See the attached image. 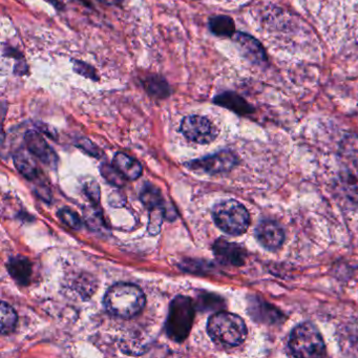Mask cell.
<instances>
[{
  "mask_svg": "<svg viewBox=\"0 0 358 358\" xmlns=\"http://www.w3.org/2000/svg\"><path fill=\"white\" fill-rule=\"evenodd\" d=\"M213 217L217 227L230 236L244 234L250 224V215L246 207L236 200L217 203L213 207Z\"/></svg>",
  "mask_w": 358,
  "mask_h": 358,
  "instance_id": "4",
  "label": "cell"
},
{
  "mask_svg": "<svg viewBox=\"0 0 358 358\" xmlns=\"http://www.w3.org/2000/svg\"><path fill=\"white\" fill-rule=\"evenodd\" d=\"M14 162H15L16 169L29 180H34L37 177L36 163L33 160L32 157L29 155V152L24 150H20L14 157Z\"/></svg>",
  "mask_w": 358,
  "mask_h": 358,
  "instance_id": "14",
  "label": "cell"
},
{
  "mask_svg": "<svg viewBox=\"0 0 358 358\" xmlns=\"http://www.w3.org/2000/svg\"><path fill=\"white\" fill-rule=\"evenodd\" d=\"M113 165L124 177V179L137 180L142 173L141 164L123 152H119L115 156Z\"/></svg>",
  "mask_w": 358,
  "mask_h": 358,
  "instance_id": "13",
  "label": "cell"
},
{
  "mask_svg": "<svg viewBox=\"0 0 358 358\" xmlns=\"http://www.w3.org/2000/svg\"><path fill=\"white\" fill-rule=\"evenodd\" d=\"M8 270L18 284L28 285L32 278L33 267L24 257H14L8 263Z\"/></svg>",
  "mask_w": 358,
  "mask_h": 358,
  "instance_id": "12",
  "label": "cell"
},
{
  "mask_svg": "<svg viewBox=\"0 0 358 358\" xmlns=\"http://www.w3.org/2000/svg\"><path fill=\"white\" fill-rule=\"evenodd\" d=\"M58 217L62 219V222L70 226L71 228L74 229H79L81 227V220L74 211L70 210V209H62L58 213Z\"/></svg>",
  "mask_w": 358,
  "mask_h": 358,
  "instance_id": "19",
  "label": "cell"
},
{
  "mask_svg": "<svg viewBox=\"0 0 358 358\" xmlns=\"http://www.w3.org/2000/svg\"><path fill=\"white\" fill-rule=\"evenodd\" d=\"M24 141H26L27 150L31 155L38 158L41 162L45 163L48 166H55L57 164V155L41 134L37 131H28L24 137Z\"/></svg>",
  "mask_w": 358,
  "mask_h": 358,
  "instance_id": "10",
  "label": "cell"
},
{
  "mask_svg": "<svg viewBox=\"0 0 358 358\" xmlns=\"http://www.w3.org/2000/svg\"><path fill=\"white\" fill-rule=\"evenodd\" d=\"M102 173H103L104 177H106L110 183H114L115 185L117 186L122 185L124 177L115 169L114 165H112V166L106 165V166L102 167Z\"/></svg>",
  "mask_w": 358,
  "mask_h": 358,
  "instance_id": "20",
  "label": "cell"
},
{
  "mask_svg": "<svg viewBox=\"0 0 358 358\" xmlns=\"http://www.w3.org/2000/svg\"><path fill=\"white\" fill-rule=\"evenodd\" d=\"M181 131L186 139L198 144H208L217 138V131L205 117L192 115L183 119Z\"/></svg>",
  "mask_w": 358,
  "mask_h": 358,
  "instance_id": "6",
  "label": "cell"
},
{
  "mask_svg": "<svg viewBox=\"0 0 358 358\" xmlns=\"http://www.w3.org/2000/svg\"><path fill=\"white\" fill-rule=\"evenodd\" d=\"M145 306L143 291L133 284L119 282L108 289L104 296V307L114 316L131 318L138 315Z\"/></svg>",
  "mask_w": 358,
  "mask_h": 358,
  "instance_id": "1",
  "label": "cell"
},
{
  "mask_svg": "<svg viewBox=\"0 0 358 358\" xmlns=\"http://www.w3.org/2000/svg\"><path fill=\"white\" fill-rule=\"evenodd\" d=\"M210 30L217 36H231L234 34V20L227 16H217V17L211 18L209 22Z\"/></svg>",
  "mask_w": 358,
  "mask_h": 358,
  "instance_id": "16",
  "label": "cell"
},
{
  "mask_svg": "<svg viewBox=\"0 0 358 358\" xmlns=\"http://www.w3.org/2000/svg\"><path fill=\"white\" fill-rule=\"evenodd\" d=\"M85 192H87V196L91 198V200L95 201L96 203L99 201V187L95 182H91L85 186Z\"/></svg>",
  "mask_w": 358,
  "mask_h": 358,
  "instance_id": "21",
  "label": "cell"
},
{
  "mask_svg": "<svg viewBox=\"0 0 358 358\" xmlns=\"http://www.w3.org/2000/svg\"><path fill=\"white\" fill-rule=\"evenodd\" d=\"M207 332L215 343L227 348L242 345L248 334L243 318L225 311L213 314L209 318Z\"/></svg>",
  "mask_w": 358,
  "mask_h": 358,
  "instance_id": "2",
  "label": "cell"
},
{
  "mask_svg": "<svg viewBox=\"0 0 358 358\" xmlns=\"http://www.w3.org/2000/svg\"><path fill=\"white\" fill-rule=\"evenodd\" d=\"M215 102L220 106H225V108H230L234 112L240 113V114H246L250 112V108L248 104L234 94H224L215 99Z\"/></svg>",
  "mask_w": 358,
  "mask_h": 358,
  "instance_id": "15",
  "label": "cell"
},
{
  "mask_svg": "<svg viewBox=\"0 0 358 358\" xmlns=\"http://www.w3.org/2000/svg\"><path fill=\"white\" fill-rule=\"evenodd\" d=\"M255 238L268 250H278L284 244L285 231L273 220H264L255 228Z\"/></svg>",
  "mask_w": 358,
  "mask_h": 358,
  "instance_id": "8",
  "label": "cell"
},
{
  "mask_svg": "<svg viewBox=\"0 0 358 358\" xmlns=\"http://www.w3.org/2000/svg\"><path fill=\"white\" fill-rule=\"evenodd\" d=\"M141 199L142 202L148 208H163L161 192L157 188H155L154 186L148 185V187L144 188L143 192H142Z\"/></svg>",
  "mask_w": 358,
  "mask_h": 358,
  "instance_id": "18",
  "label": "cell"
},
{
  "mask_svg": "<svg viewBox=\"0 0 358 358\" xmlns=\"http://www.w3.org/2000/svg\"><path fill=\"white\" fill-rule=\"evenodd\" d=\"M289 349L295 357H322L326 345L320 330L312 322H303L293 329L289 337Z\"/></svg>",
  "mask_w": 358,
  "mask_h": 358,
  "instance_id": "3",
  "label": "cell"
},
{
  "mask_svg": "<svg viewBox=\"0 0 358 358\" xmlns=\"http://www.w3.org/2000/svg\"><path fill=\"white\" fill-rule=\"evenodd\" d=\"M99 1H101V3H104V5L118 6L122 3L123 0H99Z\"/></svg>",
  "mask_w": 358,
  "mask_h": 358,
  "instance_id": "22",
  "label": "cell"
},
{
  "mask_svg": "<svg viewBox=\"0 0 358 358\" xmlns=\"http://www.w3.org/2000/svg\"><path fill=\"white\" fill-rule=\"evenodd\" d=\"M238 164L236 155L229 150H223L206 158L198 159L186 163V166L196 173H227Z\"/></svg>",
  "mask_w": 358,
  "mask_h": 358,
  "instance_id": "7",
  "label": "cell"
},
{
  "mask_svg": "<svg viewBox=\"0 0 358 358\" xmlns=\"http://www.w3.org/2000/svg\"><path fill=\"white\" fill-rule=\"evenodd\" d=\"M213 253L220 263L226 266H243L246 261L247 253L241 245L219 238L213 245Z\"/></svg>",
  "mask_w": 358,
  "mask_h": 358,
  "instance_id": "9",
  "label": "cell"
},
{
  "mask_svg": "<svg viewBox=\"0 0 358 358\" xmlns=\"http://www.w3.org/2000/svg\"><path fill=\"white\" fill-rule=\"evenodd\" d=\"M234 39L245 57L248 58L250 62H255V64H262L265 62V51L253 37L246 34H238L236 35Z\"/></svg>",
  "mask_w": 358,
  "mask_h": 358,
  "instance_id": "11",
  "label": "cell"
},
{
  "mask_svg": "<svg viewBox=\"0 0 358 358\" xmlns=\"http://www.w3.org/2000/svg\"><path fill=\"white\" fill-rule=\"evenodd\" d=\"M194 318V307L192 299L177 296L171 303L166 331L173 341L181 343L189 334Z\"/></svg>",
  "mask_w": 358,
  "mask_h": 358,
  "instance_id": "5",
  "label": "cell"
},
{
  "mask_svg": "<svg viewBox=\"0 0 358 358\" xmlns=\"http://www.w3.org/2000/svg\"><path fill=\"white\" fill-rule=\"evenodd\" d=\"M0 313H1V333L3 334H10L13 332L17 324V314L14 311L11 306L3 301L0 307Z\"/></svg>",
  "mask_w": 358,
  "mask_h": 358,
  "instance_id": "17",
  "label": "cell"
}]
</instances>
